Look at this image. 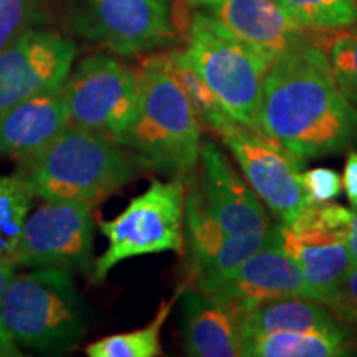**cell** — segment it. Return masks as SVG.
Returning <instances> with one entry per match:
<instances>
[{"label": "cell", "mask_w": 357, "mask_h": 357, "mask_svg": "<svg viewBox=\"0 0 357 357\" xmlns=\"http://www.w3.org/2000/svg\"><path fill=\"white\" fill-rule=\"evenodd\" d=\"M266 136L300 159L344 151L357 136V109L334 79L318 35L271 61L263 84Z\"/></svg>", "instance_id": "6da1fadb"}, {"label": "cell", "mask_w": 357, "mask_h": 357, "mask_svg": "<svg viewBox=\"0 0 357 357\" xmlns=\"http://www.w3.org/2000/svg\"><path fill=\"white\" fill-rule=\"evenodd\" d=\"M184 225L190 266L205 275L230 271L266 240L260 197L213 141H202L197 172L185 182Z\"/></svg>", "instance_id": "7a4b0ae2"}, {"label": "cell", "mask_w": 357, "mask_h": 357, "mask_svg": "<svg viewBox=\"0 0 357 357\" xmlns=\"http://www.w3.org/2000/svg\"><path fill=\"white\" fill-rule=\"evenodd\" d=\"M137 71L141 100L123 139L142 167L189 182L200 160V126L184 89L174 78L167 53L151 55Z\"/></svg>", "instance_id": "3957f363"}, {"label": "cell", "mask_w": 357, "mask_h": 357, "mask_svg": "<svg viewBox=\"0 0 357 357\" xmlns=\"http://www.w3.org/2000/svg\"><path fill=\"white\" fill-rule=\"evenodd\" d=\"M137 160L119 142L70 126L37 155L17 164V176L35 197L98 205L136 176Z\"/></svg>", "instance_id": "277c9868"}, {"label": "cell", "mask_w": 357, "mask_h": 357, "mask_svg": "<svg viewBox=\"0 0 357 357\" xmlns=\"http://www.w3.org/2000/svg\"><path fill=\"white\" fill-rule=\"evenodd\" d=\"M0 324L20 349L65 354L88 331V307L73 273L58 268H32L17 275L0 305Z\"/></svg>", "instance_id": "5b68a950"}, {"label": "cell", "mask_w": 357, "mask_h": 357, "mask_svg": "<svg viewBox=\"0 0 357 357\" xmlns=\"http://www.w3.org/2000/svg\"><path fill=\"white\" fill-rule=\"evenodd\" d=\"M184 53L230 118L268 137L261 123L263 84L275 58L200 10L192 15Z\"/></svg>", "instance_id": "8992f818"}, {"label": "cell", "mask_w": 357, "mask_h": 357, "mask_svg": "<svg viewBox=\"0 0 357 357\" xmlns=\"http://www.w3.org/2000/svg\"><path fill=\"white\" fill-rule=\"evenodd\" d=\"M185 184L181 178L153 181L113 220L100 222L108 248L95 260L89 280L105 281L116 265L142 255L184 252Z\"/></svg>", "instance_id": "52a82bcc"}, {"label": "cell", "mask_w": 357, "mask_h": 357, "mask_svg": "<svg viewBox=\"0 0 357 357\" xmlns=\"http://www.w3.org/2000/svg\"><path fill=\"white\" fill-rule=\"evenodd\" d=\"M71 126L98 132L123 144L141 100L137 71L96 53L71 68L63 83Z\"/></svg>", "instance_id": "ba28073f"}, {"label": "cell", "mask_w": 357, "mask_h": 357, "mask_svg": "<svg viewBox=\"0 0 357 357\" xmlns=\"http://www.w3.org/2000/svg\"><path fill=\"white\" fill-rule=\"evenodd\" d=\"M93 205L43 200L29 213L13 260L25 268H58L91 275L95 260Z\"/></svg>", "instance_id": "9c48e42d"}, {"label": "cell", "mask_w": 357, "mask_h": 357, "mask_svg": "<svg viewBox=\"0 0 357 357\" xmlns=\"http://www.w3.org/2000/svg\"><path fill=\"white\" fill-rule=\"evenodd\" d=\"M71 25L82 38L119 56L153 52L176 35L166 0H75Z\"/></svg>", "instance_id": "30bf717a"}, {"label": "cell", "mask_w": 357, "mask_h": 357, "mask_svg": "<svg viewBox=\"0 0 357 357\" xmlns=\"http://www.w3.org/2000/svg\"><path fill=\"white\" fill-rule=\"evenodd\" d=\"M218 137L242 169L248 185L281 225H291L310 207L300 178L303 159L238 123L227 126Z\"/></svg>", "instance_id": "8fae6325"}, {"label": "cell", "mask_w": 357, "mask_h": 357, "mask_svg": "<svg viewBox=\"0 0 357 357\" xmlns=\"http://www.w3.org/2000/svg\"><path fill=\"white\" fill-rule=\"evenodd\" d=\"M77 58V45L53 30L33 29L0 52V116L45 89L61 86Z\"/></svg>", "instance_id": "7c38bea8"}, {"label": "cell", "mask_w": 357, "mask_h": 357, "mask_svg": "<svg viewBox=\"0 0 357 357\" xmlns=\"http://www.w3.org/2000/svg\"><path fill=\"white\" fill-rule=\"evenodd\" d=\"M199 289L235 301L245 312L278 298H310L300 266L283 248L281 223L270 225L265 243L255 253L225 276Z\"/></svg>", "instance_id": "4fadbf2b"}, {"label": "cell", "mask_w": 357, "mask_h": 357, "mask_svg": "<svg viewBox=\"0 0 357 357\" xmlns=\"http://www.w3.org/2000/svg\"><path fill=\"white\" fill-rule=\"evenodd\" d=\"M227 30L276 58L316 33L289 19L276 0H184Z\"/></svg>", "instance_id": "5bb4252c"}, {"label": "cell", "mask_w": 357, "mask_h": 357, "mask_svg": "<svg viewBox=\"0 0 357 357\" xmlns=\"http://www.w3.org/2000/svg\"><path fill=\"white\" fill-rule=\"evenodd\" d=\"M182 342L192 357L243 356L242 321L245 310L235 301L189 288L181 294Z\"/></svg>", "instance_id": "9a60e30c"}, {"label": "cell", "mask_w": 357, "mask_h": 357, "mask_svg": "<svg viewBox=\"0 0 357 357\" xmlns=\"http://www.w3.org/2000/svg\"><path fill=\"white\" fill-rule=\"evenodd\" d=\"M281 242L300 266L311 300L328 306L351 266L347 235L294 220L281 225Z\"/></svg>", "instance_id": "2e32d148"}, {"label": "cell", "mask_w": 357, "mask_h": 357, "mask_svg": "<svg viewBox=\"0 0 357 357\" xmlns=\"http://www.w3.org/2000/svg\"><path fill=\"white\" fill-rule=\"evenodd\" d=\"M68 126L63 84L32 95L0 116V158L24 162Z\"/></svg>", "instance_id": "e0dca14e"}, {"label": "cell", "mask_w": 357, "mask_h": 357, "mask_svg": "<svg viewBox=\"0 0 357 357\" xmlns=\"http://www.w3.org/2000/svg\"><path fill=\"white\" fill-rule=\"evenodd\" d=\"M337 326L329 307L310 298L289 296L270 300L245 312L242 339L275 333H296Z\"/></svg>", "instance_id": "ac0fdd59"}, {"label": "cell", "mask_w": 357, "mask_h": 357, "mask_svg": "<svg viewBox=\"0 0 357 357\" xmlns=\"http://www.w3.org/2000/svg\"><path fill=\"white\" fill-rule=\"evenodd\" d=\"M351 354V339L341 326L312 331L275 333L243 339L248 357H341Z\"/></svg>", "instance_id": "d6986e66"}, {"label": "cell", "mask_w": 357, "mask_h": 357, "mask_svg": "<svg viewBox=\"0 0 357 357\" xmlns=\"http://www.w3.org/2000/svg\"><path fill=\"white\" fill-rule=\"evenodd\" d=\"M185 287V284H184ZM181 287L169 301H162L158 314L144 328L136 331L119 333L105 336L86 346V356L89 357H155L160 356V331L166 319L171 314L172 307L181 300L184 291Z\"/></svg>", "instance_id": "ffe728a7"}, {"label": "cell", "mask_w": 357, "mask_h": 357, "mask_svg": "<svg viewBox=\"0 0 357 357\" xmlns=\"http://www.w3.org/2000/svg\"><path fill=\"white\" fill-rule=\"evenodd\" d=\"M169 66L174 78L184 89L187 100L194 108V113L197 116L200 126L208 129L213 134H220L231 123H236L230 118L227 109L218 101V98L213 95L211 88L205 84L200 78V75L194 70V66L189 63L184 50H174L167 53Z\"/></svg>", "instance_id": "44dd1931"}, {"label": "cell", "mask_w": 357, "mask_h": 357, "mask_svg": "<svg viewBox=\"0 0 357 357\" xmlns=\"http://www.w3.org/2000/svg\"><path fill=\"white\" fill-rule=\"evenodd\" d=\"M289 19L312 33H328L357 22V0H276Z\"/></svg>", "instance_id": "7402d4cb"}, {"label": "cell", "mask_w": 357, "mask_h": 357, "mask_svg": "<svg viewBox=\"0 0 357 357\" xmlns=\"http://www.w3.org/2000/svg\"><path fill=\"white\" fill-rule=\"evenodd\" d=\"M33 192L22 178L0 176V255H12L33 204Z\"/></svg>", "instance_id": "603a6c76"}, {"label": "cell", "mask_w": 357, "mask_h": 357, "mask_svg": "<svg viewBox=\"0 0 357 357\" xmlns=\"http://www.w3.org/2000/svg\"><path fill=\"white\" fill-rule=\"evenodd\" d=\"M337 86L357 109V22L344 29L318 33Z\"/></svg>", "instance_id": "cb8c5ba5"}, {"label": "cell", "mask_w": 357, "mask_h": 357, "mask_svg": "<svg viewBox=\"0 0 357 357\" xmlns=\"http://www.w3.org/2000/svg\"><path fill=\"white\" fill-rule=\"evenodd\" d=\"M52 0H0V52L22 35L40 29Z\"/></svg>", "instance_id": "d4e9b609"}, {"label": "cell", "mask_w": 357, "mask_h": 357, "mask_svg": "<svg viewBox=\"0 0 357 357\" xmlns=\"http://www.w3.org/2000/svg\"><path fill=\"white\" fill-rule=\"evenodd\" d=\"M301 185L311 205L328 204L341 194L342 178L333 169L316 167L301 172Z\"/></svg>", "instance_id": "484cf974"}, {"label": "cell", "mask_w": 357, "mask_h": 357, "mask_svg": "<svg viewBox=\"0 0 357 357\" xmlns=\"http://www.w3.org/2000/svg\"><path fill=\"white\" fill-rule=\"evenodd\" d=\"M328 307L337 318L357 324V265L347 268L344 278L328 303Z\"/></svg>", "instance_id": "4316f807"}, {"label": "cell", "mask_w": 357, "mask_h": 357, "mask_svg": "<svg viewBox=\"0 0 357 357\" xmlns=\"http://www.w3.org/2000/svg\"><path fill=\"white\" fill-rule=\"evenodd\" d=\"M342 187H344L349 204L357 208V153L347 155L344 174H342Z\"/></svg>", "instance_id": "83f0119b"}, {"label": "cell", "mask_w": 357, "mask_h": 357, "mask_svg": "<svg viewBox=\"0 0 357 357\" xmlns=\"http://www.w3.org/2000/svg\"><path fill=\"white\" fill-rule=\"evenodd\" d=\"M17 268H19V263L13 260L12 255H0V305H2V300L6 296L7 288L10 287L12 280L17 276ZM0 329H2V324H0Z\"/></svg>", "instance_id": "f1b7e54d"}, {"label": "cell", "mask_w": 357, "mask_h": 357, "mask_svg": "<svg viewBox=\"0 0 357 357\" xmlns=\"http://www.w3.org/2000/svg\"><path fill=\"white\" fill-rule=\"evenodd\" d=\"M347 252H349L351 265H357V208L352 212V223L347 234Z\"/></svg>", "instance_id": "f546056e"}, {"label": "cell", "mask_w": 357, "mask_h": 357, "mask_svg": "<svg viewBox=\"0 0 357 357\" xmlns=\"http://www.w3.org/2000/svg\"><path fill=\"white\" fill-rule=\"evenodd\" d=\"M24 356V352L19 346H15V342L7 336L6 333L0 329V357H20Z\"/></svg>", "instance_id": "4dcf8cb0"}]
</instances>
